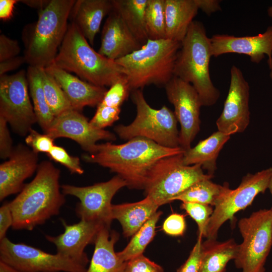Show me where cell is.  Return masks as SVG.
<instances>
[{
  "mask_svg": "<svg viewBox=\"0 0 272 272\" xmlns=\"http://www.w3.org/2000/svg\"><path fill=\"white\" fill-rule=\"evenodd\" d=\"M231 135L218 130L208 138L199 141L193 148L184 150L183 162L185 165L198 164L207 174L214 176L217 169V160L220 151Z\"/></svg>",
  "mask_w": 272,
  "mask_h": 272,
  "instance_id": "26",
  "label": "cell"
},
{
  "mask_svg": "<svg viewBox=\"0 0 272 272\" xmlns=\"http://www.w3.org/2000/svg\"><path fill=\"white\" fill-rule=\"evenodd\" d=\"M24 63H26L24 56H17L0 62V76L18 69Z\"/></svg>",
  "mask_w": 272,
  "mask_h": 272,
  "instance_id": "45",
  "label": "cell"
},
{
  "mask_svg": "<svg viewBox=\"0 0 272 272\" xmlns=\"http://www.w3.org/2000/svg\"><path fill=\"white\" fill-rule=\"evenodd\" d=\"M181 46L168 39H149L140 49L115 61L123 68L131 91L150 85L165 87L174 77Z\"/></svg>",
  "mask_w": 272,
  "mask_h": 272,
  "instance_id": "5",
  "label": "cell"
},
{
  "mask_svg": "<svg viewBox=\"0 0 272 272\" xmlns=\"http://www.w3.org/2000/svg\"><path fill=\"white\" fill-rule=\"evenodd\" d=\"M21 49L18 41L2 34L0 35V62L18 56Z\"/></svg>",
  "mask_w": 272,
  "mask_h": 272,
  "instance_id": "43",
  "label": "cell"
},
{
  "mask_svg": "<svg viewBox=\"0 0 272 272\" xmlns=\"http://www.w3.org/2000/svg\"><path fill=\"white\" fill-rule=\"evenodd\" d=\"M42 68L29 65L26 74L37 123L45 132L55 117L47 104L44 94L41 78Z\"/></svg>",
  "mask_w": 272,
  "mask_h": 272,
  "instance_id": "29",
  "label": "cell"
},
{
  "mask_svg": "<svg viewBox=\"0 0 272 272\" xmlns=\"http://www.w3.org/2000/svg\"><path fill=\"white\" fill-rule=\"evenodd\" d=\"M124 272H164L159 264L140 255L126 262Z\"/></svg>",
  "mask_w": 272,
  "mask_h": 272,
  "instance_id": "39",
  "label": "cell"
},
{
  "mask_svg": "<svg viewBox=\"0 0 272 272\" xmlns=\"http://www.w3.org/2000/svg\"><path fill=\"white\" fill-rule=\"evenodd\" d=\"M47 155L50 159L65 166L71 173L81 175L84 172L79 158L69 155L61 147L54 145Z\"/></svg>",
  "mask_w": 272,
  "mask_h": 272,
  "instance_id": "36",
  "label": "cell"
},
{
  "mask_svg": "<svg viewBox=\"0 0 272 272\" xmlns=\"http://www.w3.org/2000/svg\"><path fill=\"white\" fill-rule=\"evenodd\" d=\"M44 133L53 140L58 138L70 139L76 142L88 153L94 151L99 141L112 142L116 140L114 133L94 128L87 117L80 111L73 108L55 116Z\"/></svg>",
  "mask_w": 272,
  "mask_h": 272,
  "instance_id": "16",
  "label": "cell"
},
{
  "mask_svg": "<svg viewBox=\"0 0 272 272\" xmlns=\"http://www.w3.org/2000/svg\"><path fill=\"white\" fill-rule=\"evenodd\" d=\"M267 14L269 17L272 19V6L269 7L267 9Z\"/></svg>",
  "mask_w": 272,
  "mask_h": 272,
  "instance_id": "51",
  "label": "cell"
},
{
  "mask_svg": "<svg viewBox=\"0 0 272 272\" xmlns=\"http://www.w3.org/2000/svg\"><path fill=\"white\" fill-rule=\"evenodd\" d=\"M60 170L49 161L39 164L34 179L9 202L13 229L31 231L59 214L65 201L60 191Z\"/></svg>",
  "mask_w": 272,
  "mask_h": 272,
  "instance_id": "2",
  "label": "cell"
},
{
  "mask_svg": "<svg viewBox=\"0 0 272 272\" xmlns=\"http://www.w3.org/2000/svg\"><path fill=\"white\" fill-rule=\"evenodd\" d=\"M97 107L94 116L90 120V123L94 128L104 129L119 119L121 109L110 108L100 104Z\"/></svg>",
  "mask_w": 272,
  "mask_h": 272,
  "instance_id": "37",
  "label": "cell"
},
{
  "mask_svg": "<svg viewBox=\"0 0 272 272\" xmlns=\"http://www.w3.org/2000/svg\"><path fill=\"white\" fill-rule=\"evenodd\" d=\"M0 272H20L10 265L0 260Z\"/></svg>",
  "mask_w": 272,
  "mask_h": 272,
  "instance_id": "49",
  "label": "cell"
},
{
  "mask_svg": "<svg viewBox=\"0 0 272 272\" xmlns=\"http://www.w3.org/2000/svg\"><path fill=\"white\" fill-rule=\"evenodd\" d=\"M131 92L126 76H124L112 85L107 90L101 105L113 108H120Z\"/></svg>",
  "mask_w": 272,
  "mask_h": 272,
  "instance_id": "34",
  "label": "cell"
},
{
  "mask_svg": "<svg viewBox=\"0 0 272 272\" xmlns=\"http://www.w3.org/2000/svg\"><path fill=\"white\" fill-rule=\"evenodd\" d=\"M13 215L9 202H5L0 208V241L6 237L8 229L12 226Z\"/></svg>",
  "mask_w": 272,
  "mask_h": 272,
  "instance_id": "44",
  "label": "cell"
},
{
  "mask_svg": "<svg viewBox=\"0 0 272 272\" xmlns=\"http://www.w3.org/2000/svg\"><path fill=\"white\" fill-rule=\"evenodd\" d=\"M186 229V223L183 215L174 213L168 216L163 224L164 232L173 236H182Z\"/></svg>",
  "mask_w": 272,
  "mask_h": 272,
  "instance_id": "41",
  "label": "cell"
},
{
  "mask_svg": "<svg viewBox=\"0 0 272 272\" xmlns=\"http://www.w3.org/2000/svg\"><path fill=\"white\" fill-rule=\"evenodd\" d=\"M184 152L180 147L167 148L136 137L122 144L110 142L97 144L93 152L83 154L82 158L108 168L124 180L128 188L144 189L149 172L158 160Z\"/></svg>",
  "mask_w": 272,
  "mask_h": 272,
  "instance_id": "1",
  "label": "cell"
},
{
  "mask_svg": "<svg viewBox=\"0 0 272 272\" xmlns=\"http://www.w3.org/2000/svg\"><path fill=\"white\" fill-rule=\"evenodd\" d=\"M61 222L64 232L56 236L46 235V239L55 245L57 253L86 267L89 259L84 249L88 244L94 243L98 232L106 226L99 222L83 220L72 225L63 220Z\"/></svg>",
  "mask_w": 272,
  "mask_h": 272,
  "instance_id": "18",
  "label": "cell"
},
{
  "mask_svg": "<svg viewBox=\"0 0 272 272\" xmlns=\"http://www.w3.org/2000/svg\"><path fill=\"white\" fill-rule=\"evenodd\" d=\"M119 15L114 10L108 15L101 34L98 52L111 60L123 57L141 48Z\"/></svg>",
  "mask_w": 272,
  "mask_h": 272,
  "instance_id": "20",
  "label": "cell"
},
{
  "mask_svg": "<svg viewBox=\"0 0 272 272\" xmlns=\"http://www.w3.org/2000/svg\"><path fill=\"white\" fill-rule=\"evenodd\" d=\"M52 64L75 73L85 81L103 87H110L125 76L123 68L115 60L101 55L92 48L73 22L69 24Z\"/></svg>",
  "mask_w": 272,
  "mask_h": 272,
  "instance_id": "3",
  "label": "cell"
},
{
  "mask_svg": "<svg viewBox=\"0 0 272 272\" xmlns=\"http://www.w3.org/2000/svg\"><path fill=\"white\" fill-rule=\"evenodd\" d=\"M268 189H269V191H270V192L271 193V194L272 195V176H271V178L270 179L269 182ZM270 210L272 212V206H271V208L270 209Z\"/></svg>",
  "mask_w": 272,
  "mask_h": 272,
  "instance_id": "50",
  "label": "cell"
},
{
  "mask_svg": "<svg viewBox=\"0 0 272 272\" xmlns=\"http://www.w3.org/2000/svg\"><path fill=\"white\" fill-rule=\"evenodd\" d=\"M75 0H50L39 10L38 18L25 45L24 56L30 66L52 64L66 33L67 20Z\"/></svg>",
  "mask_w": 272,
  "mask_h": 272,
  "instance_id": "6",
  "label": "cell"
},
{
  "mask_svg": "<svg viewBox=\"0 0 272 272\" xmlns=\"http://www.w3.org/2000/svg\"><path fill=\"white\" fill-rule=\"evenodd\" d=\"M164 87L180 124L179 146L187 150L200 130V109L202 106L199 96L192 85L175 76Z\"/></svg>",
  "mask_w": 272,
  "mask_h": 272,
  "instance_id": "14",
  "label": "cell"
},
{
  "mask_svg": "<svg viewBox=\"0 0 272 272\" xmlns=\"http://www.w3.org/2000/svg\"><path fill=\"white\" fill-rule=\"evenodd\" d=\"M159 206L150 198L135 202L112 205L111 216L120 223L126 237L132 236L157 211Z\"/></svg>",
  "mask_w": 272,
  "mask_h": 272,
  "instance_id": "24",
  "label": "cell"
},
{
  "mask_svg": "<svg viewBox=\"0 0 272 272\" xmlns=\"http://www.w3.org/2000/svg\"><path fill=\"white\" fill-rule=\"evenodd\" d=\"M148 0H111L113 10L121 17L136 39L143 46L149 40L145 12Z\"/></svg>",
  "mask_w": 272,
  "mask_h": 272,
  "instance_id": "28",
  "label": "cell"
},
{
  "mask_svg": "<svg viewBox=\"0 0 272 272\" xmlns=\"http://www.w3.org/2000/svg\"><path fill=\"white\" fill-rule=\"evenodd\" d=\"M38 154L20 144L14 148L8 160L0 165V200L20 192L24 181L37 171Z\"/></svg>",
  "mask_w": 272,
  "mask_h": 272,
  "instance_id": "19",
  "label": "cell"
},
{
  "mask_svg": "<svg viewBox=\"0 0 272 272\" xmlns=\"http://www.w3.org/2000/svg\"><path fill=\"white\" fill-rule=\"evenodd\" d=\"M212 56L211 40L203 24L193 21L178 52L174 76L192 85L202 106H205L214 105L220 95L210 77L209 65Z\"/></svg>",
  "mask_w": 272,
  "mask_h": 272,
  "instance_id": "4",
  "label": "cell"
},
{
  "mask_svg": "<svg viewBox=\"0 0 272 272\" xmlns=\"http://www.w3.org/2000/svg\"><path fill=\"white\" fill-rule=\"evenodd\" d=\"M198 10L195 0H165L166 39L181 43Z\"/></svg>",
  "mask_w": 272,
  "mask_h": 272,
  "instance_id": "25",
  "label": "cell"
},
{
  "mask_svg": "<svg viewBox=\"0 0 272 272\" xmlns=\"http://www.w3.org/2000/svg\"><path fill=\"white\" fill-rule=\"evenodd\" d=\"M243 238L234 259L242 272H264V265L272 246V212L260 209L238 222Z\"/></svg>",
  "mask_w": 272,
  "mask_h": 272,
  "instance_id": "9",
  "label": "cell"
},
{
  "mask_svg": "<svg viewBox=\"0 0 272 272\" xmlns=\"http://www.w3.org/2000/svg\"><path fill=\"white\" fill-rule=\"evenodd\" d=\"M269 77H270V79L272 80V70H270V72L269 73Z\"/></svg>",
  "mask_w": 272,
  "mask_h": 272,
  "instance_id": "52",
  "label": "cell"
},
{
  "mask_svg": "<svg viewBox=\"0 0 272 272\" xmlns=\"http://www.w3.org/2000/svg\"><path fill=\"white\" fill-rule=\"evenodd\" d=\"M17 2H19V1H0V18L1 20H7L11 18L13 16L14 6Z\"/></svg>",
  "mask_w": 272,
  "mask_h": 272,
  "instance_id": "47",
  "label": "cell"
},
{
  "mask_svg": "<svg viewBox=\"0 0 272 272\" xmlns=\"http://www.w3.org/2000/svg\"><path fill=\"white\" fill-rule=\"evenodd\" d=\"M195 2L198 8L208 16L212 13L221 11V8L220 5L221 2L218 0H195Z\"/></svg>",
  "mask_w": 272,
  "mask_h": 272,
  "instance_id": "46",
  "label": "cell"
},
{
  "mask_svg": "<svg viewBox=\"0 0 272 272\" xmlns=\"http://www.w3.org/2000/svg\"><path fill=\"white\" fill-rule=\"evenodd\" d=\"M57 82L72 108L81 111L85 106H97L107 90L79 79L53 64L44 68Z\"/></svg>",
  "mask_w": 272,
  "mask_h": 272,
  "instance_id": "21",
  "label": "cell"
},
{
  "mask_svg": "<svg viewBox=\"0 0 272 272\" xmlns=\"http://www.w3.org/2000/svg\"><path fill=\"white\" fill-rule=\"evenodd\" d=\"M238 246L233 239L223 242L207 239L201 243L199 272H226L228 262L236 258Z\"/></svg>",
  "mask_w": 272,
  "mask_h": 272,
  "instance_id": "27",
  "label": "cell"
},
{
  "mask_svg": "<svg viewBox=\"0 0 272 272\" xmlns=\"http://www.w3.org/2000/svg\"><path fill=\"white\" fill-rule=\"evenodd\" d=\"M54 140L48 134L40 133L32 128L25 138V143L34 152L47 154L54 146Z\"/></svg>",
  "mask_w": 272,
  "mask_h": 272,
  "instance_id": "38",
  "label": "cell"
},
{
  "mask_svg": "<svg viewBox=\"0 0 272 272\" xmlns=\"http://www.w3.org/2000/svg\"><path fill=\"white\" fill-rule=\"evenodd\" d=\"M131 92V98L137 108V115L129 124H120L114 128L119 137L127 141L142 137L163 147H180L178 121L174 112L166 106L159 109L153 108L146 101L141 89Z\"/></svg>",
  "mask_w": 272,
  "mask_h": 272,
  "instance_id": "7",
  "label": "cell"
},
{
  "mask_svg": "<svg viewBox=\"0 0 272 272\" xmlns=\"http://www.w3.org/2000/svg\"><path fill=\"white\" fill-rule=\"evenodd\" d=\"M8 123L3 117L0 116V157L3 159H8L14 149Z\"/></svg>",
  "mask_w": 272,
  "mask_h": 272,
  "instance_id": "42",
  "label": "cell"
},
{
  "mask_svg": "<svg viewBox=\"0 0 272 272\" xmlns=\"http://www.w3.org/2000/svg\"><path fill=\"white\" fill-rule=\"evenodd\" d=\"M145 23L149 39H166L165 0H148Z\"/></svg>",
  "mask_w": 272,
  "mask_h": 272,
  "instance_id": "32",
  "label": "cell"
},
{
  "mask_svg": "<svg viewBox=\"0 0 272 272\" xmlns=\"http://www.w3.org/2000/svg\"><path fill=\"white\" fill-rule=\"evenodd\" d=\"M124 186H127L125 181L116 175L108 181L90 186L80 187L64 184L61 188L63 194L73 195L79 199L76 213L81 220L99 222L110 227L113 220L112 199Z\"/></svg>",
  "mask_w": 272,
  "mask_h": 272,
  "instance_id": "13",
  "label": "cell"
},
{
  "mask_svg": "<svg viewBox=\"0 0 272 272\" xmlns=\"http://www.w3.org/2000/svg\"><path fill=\"white\" fill-rule=\"evenodd\" d=\"M272 176V167L243 177L239 185L230 188L217 201L210 218L203 237L217 239L218 231L223 224L230 220L235 222V215L251 205L255 197L268 189Z\"/></svg>",
  "mask_w": 272,
  "mask_h": 272,
  "instance_id": "10",
  "label": "cell"
},
{
  "mask_svg": "<svg viewBox=\"0 0 272 272\" xmlns=\"http://www.w3.org/2000/svg\"><path fill=\"white\" fill-rule=\"evenodd\" d=\"M229 184H216L210 179L198 181L174 197L173 201L196 202L215 207L219 199L230 189Z\"/></svg>",
  "mask_w": 272,
  "mask_h": 272,
  "instance_id": "30",
  "label": "cell"
},
{
  "mask_svg": "<svg viewBox=\"0 0 272 272\" xmlns=\"http://www.w3.org/2000/svg\"><path fill=\"white\" fill-rule=\"evenodd\" d=\"M212 56L228 53L249 56L251 62L259 63L268 56L267 63L272 70V25L265 31L255 36L236 37L228 34H215L210 38Z\"/></svg>",
  "mask_w": 272,
  "mask_h": 272,
  "instance_id": "17",
  "label": "cell"
},
{
  "mask_svg": "<svg viewBox=\"0 0 272 272\" xmlns=\"http://www.w3.org/2000/svg\"><path fill=\"white\" fill-rule=\"evenodd\" d=\"M113 10L111 1L77 0L70 17L87 40L93 45L104 18Z\"/></svg>",
  "mask_w": 272,
  "mask_h": 272,
  "instance_id": "22",
  "label": "cell"
},
{
  "mask_svg": "<svg viewBox=\"0 0 272 272\" xmlns=\"http://www.w3.org/2000/svg\"><path fill=\"white\" fill-rule=\"evenodd\" d=\"M0 260L20 272H86V267L58 253L45 252L6 237L0 242Z\"/></svg>",
  "mask_w": 272,
  "mask_h": 272,
  "instance_id": "12",
  "label": "cell"
},
{
  "mask_svg": "<svg viewBox=\"0 0 272 272\" xmlns=\"http://www.w3.org/2000/svg\"><path fill=\"white\" fill-rule=\"evenodd\" d=\"M223 111L216 121L218 130L228 135L243 132L250 123L248 83L242 71L233 65Z\"/></svg>",
  "mask_w": 272,
  "mask_h": 272,
  "instance_id": "15",
  "label": "cell"
},
{
  "mask_svg": "<svg viewBox=\"0 0 272 272\" xmlns=\"http://www.w3.org/2000/svg\"><path fill=\"white\" fill-rule=\"evenodd\" d=\"M118 234L103 227L94 241L95 248L86 272H124L126 262L122 261L114 251V246Z\"/></svg>",
  "mask_w": 272,
  "mask_h": 272,
  "instance_id": "23",
  "label": "cell"
},
{
  "mask_svg": "<svg viewBox=\"0 0 272 272\" xmlns=\"http://www.w3.org/2000/svg\"><path fill=\"white\" fill-rule=\"evenodd\" d=\"M50 0H22L19 1L25 5L40 10L44 9L49 4Z\"/></svg>",
  "mask_w": 272,
  "mask_h": 272,
  "instance_id": "48",
  "label": "cell"
},
{
  "mask_svg": "<svg viewBox=\"0 0 272 272\" xmlns=\"http://www.w3.org/2000/svg\"><path fill=\"white\" fill-rule=\"evenodd\" d=\"M43 88L47 104L54 117L73 108L64 93L53 77L42 69Z\"/></svg>",
  "mask_w": 272,
  "mask_h": 272,
  "instance_id": "33",
  "label": "cell"
},
{
  "mask_svg": "<svg viewBox=\"0 0 272 272\" xmlns=\"http://www.w3.org/2000/svg\"><path fill=\"white\" fill-rule=\"evenodd\" d=\"M183 153L160 159L149 172L144 188L146 197L159 207L172 201L194 183L214 177L204 173L200 165H184Z\"/></svg>",
  "mask_w": 272,
  "mask_h": 272,
  "instance_id": "8",
  "label": "cell"
},
{
  "mask_svg": "<svg viewBox=\"0 0 272 272\" xmlns=\"http://www.w3.org/2000/svg\"><path fill=\"white\" fill-rule=\"evenodd\" d=\"M180 208L196 223L198 236L203 237L208 221L212 215V206L196 202H182Z\"/></svg>",
  "mask_w": 272,
  "mask_h": 272,
  "instance_id": "35",
  "label": "cell"
},
{
  "mask_svg": "<svg viewBox=\"0 0 272 272\" xmlns=\"http://www.w3.org/2000/svg\"><path fill=\"white\" fill-rule=\"evenodd\" d=\"M157 212L132 236L130 242L117 255L124 262L143 254L147 245L152 241L156 234V224L162 215Z\"/></svg>",
  "mask_w": 272,
  "mask_h": 272,
  "instance_id": "31",
  "label": "cell"
},
{
  "mask_svg": "<svg viewBox=\"0 0 272 272\" xmlns=\"http://www.w3.org/2000/svg\"><path fill=\"white\" fill-rule=\"evenodd\" d=\"M26 72L0 76V116L20 136L28 134L37 122L28 93Z\"/></svg>",
  "mask_w": 272,
  "mask_h": 272,
  "instance_id": "11",
  "label": "cell"
},
{
  "mask_svg": "<svg viewBox=\"0 0 272 272\" xmlns=\"http://www.w3.org/2000/svg\"><path fill=\"white\" fill-rule=\"evenodd\" d=\"M202 242V237L198 236L197 241L188 258L176 272H199Z\"/></svg>",
  "mask_w": 272,
  "mask_h": 272,
  "instance_id": "40",
  "label": "cell"
}]
</instances>
